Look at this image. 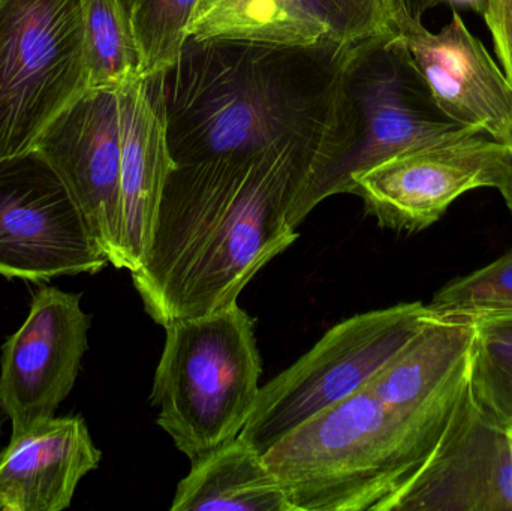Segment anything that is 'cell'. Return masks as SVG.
<instances>
[{
  "mask_svg": "<svg viewBox=\"0 0 512 511\" xmlns=\"http://www.w3.org/2000/svg\"><path fill=\"white\" fill-rule=\"evenodd\" d=\"M322 140L174 167L152 242L131 273L156 324L165 329L237 303L259 270L298 239L289 212Z\"/></svg>",
  "mask_w": 512,
  "mask_h": 511,
  "instance_id": "6da1fadb",
  "label": "cell"
},
{
  "mask_svg": "<svg viewBox=\"0 0 512 511\" xmlns=\"http://www.w3.org/2000/svg\"><path fill=\"white\" fill-rule=\"evenodd\" d=\"M346 45L188 38L162 74L168 144L177 165L322 140Z\"/></svg>",
  "mask_w": 512,
  "mask_h": 511,
  "instance_id": "7a4b0ae2",
  "label": "cell"
},
{
  "mask_svg": "<svg viewBox=\"0 0 512 511\" xmlns=\"http://www.w3.org/2000/svg\"><path fill=\"white\" fill-rule=\"evenodd\" d=\"M472 366L427 407L399 411L367 390L301 423L264 455L294 511H384L429 464L474 399Z\"/></svg>",
  "mask_w": 512,
  "mask_h": 511,
  "instance_id": "3957f363",
  "label": "cell"
},
{
  "mask_svg": "<svg viewBox=\"0 0 512 511\" xmlns=\"http://www.w3.org/2000/svg\"><path fill=\"white\" fill-rule=\"evenodd\" d=\"M462 129L436 104L402 36L379 33L346 45L330 123L289 224L297 228L322 201L351 194L360 171Z\"/></svg>",
  "mask_w": 512,
  "mask_h": 511,
  "instance_id": "277c9868",
  "label": "cell"
},
{
  "mask_svg": "<svg viewBox=\"0 0 512 511\" xmlns=\"http://www.w3.org/2000/svg\"><path fill=\"white\" fill-rule=\"evenodd\" d=\"M150 401L158 425L195 462L242 434L262 374L255 320L233 303L165 327Z\"/></svg>",
  "mask_w": 512,
  "mask_h": 511,
  "instance_id": "5b68a950",
  "label": "cell"
},
{
  "mask_svg": "<svg viewBox=\"0 0 512 511\" xmlns=\"http://www.w3.org/2000/svg\"><path fill=\"white\" fill-rule=\"evenodd\" d=\"M89 90L83 0H0V159Z\"/></svg>",
  "mask_w": 512,
  "mask_h": 511,
  "instance_id": "8992f818",
  "label": "cell"
},
{
  "mask_svg": "<svg viewBox=\"0 0 512 511\" xmlns=\"http://www.w3.org/2000/svg\"><path fill=\"white\" fill-rule=\"evenodd\" d=\"M436 312L430 303H399L331 327L294 365L259 389L240 438L264 456L301 423L363 389Z\"/></svg>",
  "mask_w": 512,
  "mask_h": 511,
  "instance_id": "52a82bcc",
  "label": "cell"
},
{
  "mask_svg": "<svg viewBox=\"0 0 512 511\" xmlns=\"http://www.w3.org/2000/svg\"><path fill=\"white\" fill-rule=\"evenodd\" d=\"M108 261L65 182L36 149L0 159V275L39 282Z\"/></svg>",
  "mask_w": 512,
  "mask_h": 511,
  "instance_id": "ba28073f",
  "label": "cell"
},
{
  "mask_svg": "<svg viewBox=\"0 0 512 511\" xmlns=\"http://www.w3.org/2000/svg\"><path fill=\"white\" fill-rule=\"evenodd\" d=\"M512 164V147L477 129L390 156L352 177L351 194L363 200L379 227L420 233L454 201L475 189H498Z\"/></svg>",
  "mask_w": 512,
  "mask_h": 511,
  "instance_id": "9c48e42d",
  "label": "cell"
},
{
  "mask_svg": "<svg viewBox=\"0 0 512 511\" xmlns=\"http://www.w3.org/2000/svg\"><path fill=\"white\" fill-rule=\"evenodd\" d=\"M92 318L81 294L41 287L23 326L6 339L0 357V408L21 437L56 417L74 389L89 350Z\"/></svg>",
  "mask_w": 512,
  "mask_h": 511,
  "instance_id": "30bf717a",
  "label": "cell"
},
{
  "mask_svg": "<svg viewBox=\"0 0 512 511\" xmlns=\"http://www.w3.org/2000/svg\"><path fill=\"white\" fill-rule=\"evenodd\" d=\"M33 149L65 182L108 261L119 266L122 132L117 90H87L51 122Z\"/></svg>",
  "mask_w": 512,
  "mask_h": 511,
  "instance_id": "8fae6325",
  "label": "cell"
},
{
  "mask_svg": "<svg viewBox=\"0 0 512 511\" xmlns=\"http://www.w3.org/2000/svg\"><path fill=\"white\" fill-rule=\"evenodd\" d=\"M475 398L384 511H512V432Z\"/></svg>",
  "mask_w": 512,
  "mask_h": 511,
  "instance_id": "7c38bea8",
  "label": "cell"
},
{
  "mask_svg": "<svg viewBox=\"0 0 512 511\" xmlns=\"http://www.w3.org/2000/svg\"><path fill=\"white\" fill-rule=\"evenodd\" d=\"M450 23L430 32L423 23L399 33L438 107L457 125L510 146L512 87L486 45L453 9Z\"/></svg>",
  "mask_w": 512,
  "mask_h": 511,
  "instance_id": "4fadbf2b",
  "label": "cell"
},
{
  "mask_svg": "<svg viewBox=\"0 0 512 511\" xmlns=\"http://www.w3.org/2000/svg\"><path fill=\"white\" fill-rule=\"evenodd\" d=\"M117 93L122 132L117 269L132 273L152 242L165 183L177 164L168 144L162 74L132 81Z\"/></svg>",
  "mask_w": 512,
  "mask_h": 511,
  "instance_id": "5bb4252c",
  "label": "cell"
},
{
  "mask_svg": "<svg viewBox=\"0 0 512 511\" xmlns=\"http://www.w3.org/2000/svg\"><path fill=\"white\" fill-rule=\"evenodd\" d=\"M83 417H53L0 452V511H62L101 464Z\"/></svg>",
  "mask_w": 512,
  "mask_h": 511,
  "instance_id": "9a60e30c",
  "label": "cell"
},
{
  "mask_svg": "<svg viewBox=\"0 0 512 511\" xmlns=\"http://www.w3.org/2000/svg\"><path fill=\"white\" fill-rule=\"evenodd\" d=\"M480 321L439 311L363 387L399 411L427 407L471 369Z\"/></svg>",
  "mask_w": 512,
  "mask_h": 511,
  "instance_id": "2e32d148",
  "label": "cell"
},
{
  "mask_svg": "<svg viewBox=\"0 0 512 511\" xmlns=\"http://www.w3.org/2000/svg\"><path fill=\"white\" fill-rule=\"evenodd\" d=\"M191 464L171 511H294L264 456L240 437Z\"/></svg>",
  "mask_w": 512,
  "mask_h": 511,
  "instance_id": "e0dca14e",
  "label": "cell"
},
{
  "mask_svg": "<svg viewBox=\"0 0 512 511\" xmlns=\"http://www.w3.org/2000/svg\"><path fill=\"white\" fill-rule=\"evenodd\" d=\"M186 35L300 47L331 42L327 27L304 0H218L189 23Z\"/></svg>",
  "mask_w": 512,
  "mask_h": 511,
  "instance_id": "ac0fdd59",
  "label": "cell"
},
{
  "mask_svg": "<svg viewBox=\"0 0 512 511\" xmlns=\"http://www.w3.org/2000/svg\"><path fill=\"white\" fill-rule=\"evenodd\" d=\"M89 89L119 90L143 77V57L123 0H83Z\"/></svg>",
  "mask_w": 512,
  "mask_h": 511,
  "instance_id": "d6986e66",
  "label": "cell"
},
{
  "mask_svg": "<svg viewBox=\"0 0 512 511\" xmlns=\"http://www.w3.org/2000/svg\"><path fill=\"white\" fill-rule=\"evenodd\" d=\"M477 315V314H475ZM480 321L472 359L475 398L493 416L512 420V317L477 315Z\"/></svg>",
  "mask_w": 512,
  "mask_h": 511,
  "instance_id": "ffe728a7",
  "label": "cell"
},
{
  "mask_svg": "<svg viewBox=\"0 0 512 511\" xmlns=\"http://www.w3.org/2000/svg\"><path fill=\"white\" fill-rule=\"evenodd\" d=\"M198 0H138L131 20L143 57V77L164 74L188 41L189 21Z\"/></svg>",
  "mask_w": 512,
  "mask_h": 511,
  "instance_id": "44dd1931",
  "label": "cell"
},
{
  "mask_svg": "<svg viewBox=\"0 0 512 511\" xmlns=\"http://www.w3.org/2000/svg\"><path fill=\"white\" fill-rule=\"evenodd\" d=\"M430 305L439 311L465 314H510L512 249L487 266L447 282Z\"/></svg>",
  "mask_w": 512,
  "mask_h": 511,
  "instance_id": "7402d4cb",
  "label": "cell"
},
{
  "mask_svg": "<svg viewBox=\"0 0 512 511\" xmlns=\"http://www.w3.org/2000/svg\"><path fill=\"white\" fill-rule=\"evenodd\" d=\"M325 24L334 44L348 45L376 35L372 0H304Z\"/></svg>",
  "mask_w": 512,
  "mask_h": 511,
  "instance_id": "603a6c76",
  "label": "cell"
},
{
  "mask_svg": "<svg viewBox=\"0 0 512 511\" xmlns=\"http://www.w3.org/2000/svg\"><path fill=\"white\" fill-rule=\"evenodd\" d=\"M441 3L444 0H372L376 35H399L411 24L423 23L424 14Z\"/></svg>",
  "mask_w": 512,
  "mask_h": 511,
  "instance_id": "cb8c5ba5",
  "label": "cell"
},
{
  "mask_svg": "<svg viewBox=\"0 0 512 511\" xmlns=\"http://www.w3.org/2000/svg\"><path fill=\"white\" fill-rule=\"evenodd\" d=\"M496 56L512 87V0H487L483 14Z\"/></svg>",
  "mask_w": 512,
  "mask_h": 511,
  "instance_id": "d4e9b609",
  "label": "cell"
},
{
  "mask_svg": "<svg viewBox=\"0 0 512 511\" xmlns=\"http://www.w3.org/2000/svg\"><path fill=\"white\" fill-rule=\"evenodd\" d=\"M510 146L512 147V131ZM499 194L504 198L505 204H507L508 210H510L512 216V164L510 170H508L507 176H505L504 182L498 188Z\"/></svg>",
  "mask_w": 512,
  "mask_h": 511,
  "instance_id": "484cf974",
  "label": "cell"
},
{
  "mask_svg": "<svg viewBox=\"0 0 512 511\" xmlns=\"http://www.w3.org/2000/svg\"><path fill=\"white\" fill-rule=\"evenodd\" d=\"M215 3H218V0H198L194 14H192L191 21L197 20L201 15L206 14V12L209 11ZM191 21H189V23H191Z\"/></svg>",
  "mask_w": 512,
  "mask_h": 511,
  "instance_id": "4316f807",
  "label": "cell"
},
{
  "mask_svg": "<svg viewBox=\"0 0 512 511\" xmlns=\"http://www.w3.org/2000/svg\"><path fill=\"white\" fill-rule=\"evenodd\" d=\"M138 0H123V3H125L126 8L129 9V12L132 11V8H134L135 5H137Z\"/></svg>",
  "mask_w": 512,
  "mask_h": 511,
  "instance_id": "83f0119b",
  "label": "cell"
},
{
  "mask_svg": "<svg viewBox=\"0 0 512 511\" xmlns=\"http://www.w3.org/2000/svg\"><path fill=\"white\" fill-rule=\"evenodd\" d=\"M3 416H5V414H3L2 408H0V432H2Z\"/></svg>",
  "mask_w": 512,
  "mask_h": 511,
  "instance_id": "f1b7e54d",
  "label": "cell"
},
{
  "mask_svg": "<svg viewBox=\"0 0 512 511\" xmlns=\"http://www.w3.org/2000/svg\"><path fill=\"white\" fill-rule=\"evenodd\" d=\"M481 315H501V317H512V312H510V314H481Z\"/></svg>",
  "mask_w": 512,
  "mask_h": 511,
  "instance_id": "f546056e",
  "label": "cell"
},
{
  "mask_svg": "<svg viewBox=\"0 0 512 511\" xmlns=\"http://www.w3.org/2000/svg\"><path fill=\"white\" fill-rule=\"evenodd\" d=\"M508 428H510V431L512 432V420H511L510 426H508Z\"/></svg>",
  "mask_w": 512,
  "mask_h": 511,
  "instance_id": "4dcf8cb0",
  "label": "cell"
}]
</instances>
